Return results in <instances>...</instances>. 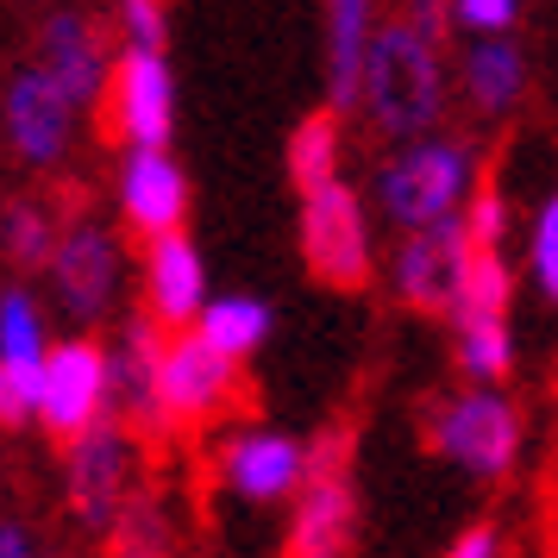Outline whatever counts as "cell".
I'll use <instances>...</instances> for the list:
<instances>
[{"mask_svg":"<svg viewBox=\"0 0 558 558\" xmlns=\"http://www.w3.org/2000/svg\"><path fill=\"white\" fill-rule=\"evenodd\" d=\"M471 189H477V145L446 138L433 126L421 138H402L396 157H383L371 202L396 232H414V227H433V220H452Z\"/></svg>","mask_w":558,"mask_h":558,"instance_id":"2","label":"cell"},{"mask_svg":"<svg viewBox=\"0 0 558 558\" xmlns=\"http://www.w3.org/2000/svg\"><path fill=\"white\" fill-rule=\"evenodd\" d=\"M51 239H57V227H51V214H45V207H32V202L7 207V220H0V252L13 257L20 270H45Z\"/></svg>","mask_w":558,"mask_h":558,"instance_id":"25","label":"cell"},{"mask_svg":"<svg viewBox=\"0 0 558 558\" xmlns=\"http://www.w3.org/2000/svg\"><path fill=\"white\" fill-rule=\"evenodd\" d=\"M132 471H138V446H132L126 427H113L107 414L101 427H88L70 439V458H63V489H70V508H76L88 527H107L113 508L126 502Z\"/></svg>","mask_w":558,"mask_h":558,"instance_id":"11","label":"cell"},{"mask_svg":"<svg viewBox=\"0 0 558 558\" xmlns=\"http://www.w3.org/2000/svg\"><path fill=\"white\" fill-rule=\"evenodd\" d=\"M107 32L88 20V13H51L45 26H38V70L63 88V101L76 107H95L107 88Z\"/></svg>","mask_w":558,"mask_h":558,"instance_id":"13","label":"cell"},{"mask_svg":"<svg viewBox=\"0 0 558 558\" xmlns=\"http://www.w3.org/2000/svg\"><path fill=\"white\" fill-rule=\"evenodd\" d=\"M239 371L245 364L220 357L195 327L163 339L157 364H151V402L163 414V427H207V421H220L239 402Z\"/></svg>","mask_w":558,"mask_h":558,"instance_id":"7","label":"cell"},{"mask_svg":"<svg viewBox=\"0 0 558 558\" xmlns=\"http://www.w3.org/2000/svg\"><path fill=\"white\" fill-rule=\"evenodd\" d=\"M527 277L546 302H558V189L539 202V214L527 227Z\"/></svg>","mask_w":558,"mask_h":558,"instance_id":"27","label":"cell"},{"mask_svg":"<svg viewBox=\"0 0 558 558\" xmlns=\"http://www.w3.org/2000/svg\"><path fill=\"white\" fill-rule=\"evenodd\" d=\"M458 227H464V245H477V252H502L508 239V202L496 182H483L464 195V207H458Z\"/></svg>","mask_w":558,"mask_h":558,"instance_id":"26","label":"cell"},{"mask_svg":"<svg viewBox=\"0 0 558 558\" xmlns=\"http://www.w3.org/2000/svg\"><path fill=\"white\" fill-rule=\"evenodd\" d=\"M446 558H502V527H489V521H471V527L458 533Z\"/></svg>","mask_w":558,"mask_h":558,"instance_id":"30","label":"cell"},{"mask_svg":"<svg viewBox=\"0 0 558 558\" xmlns=\"http://www.w3.org/2000/svg\"><path fill=\"white\" fill-rule=\"evenodd\" d=\"M113 414V364H107L101 339H63L38 364V402H32V427H45L51 439H76V433L101 427Z\"/></svg>","mask_w":558,"mask_h":558,"instance_id":"5","label":"cell"},{"mask_svg":"<svg viewBox=\"0 0 558 558\" xmlns=\"http://www.w3.org/2000/svg\"><path fill=\"white\" fill-rule=\"evenodd\" d=\"M0 132L20 151V163L51 170V163H63L70 138H76V107L63 101V88L38 63H26V70H13L7 88H0Z\"/></svg>","mask_w":558,"mask_h":558,"instance_id":"10","label":"cell"},{"mask_svg":"<svg viewBox=\"0 0 558 558\" xmlns=\"http://www.w3.org/2000/svg\"><path fill=\"white\" fill-rule=\"evenodd\" d=\"M45 277H51L57 307L95 327L120 307V289H126V252H120V232L101 227V220H70L57 227L51 257H45Z\"/></svg>","mask_w":558,"mask_h":558,"instance_id":"6","label":"cell"},{"mask_svg":"<svg viewBox=\"0 0 558 558\" xmlns=\"http://www.w3.org/2000/svg\"><path fill=\"white\" fill-rule=\"evenodd\" d=\"M138 289H145V314L157 327H189L195 307L207 302V257L189 232H157L145 239V264H138Z\"/></svg>","mask_w":558,"mask_h":558,"instance_id":"14","label":"cell"},{"mask_svg":"<svg viewBox=\"0 0 558 558\" xmlns=\"http://www.w3.org/2000/svg\"><path fill=\"white\" fill-rule=\"evenodd\" d=\"M527 51L514 45V32H489V38H471L464 57H458V88H464V101L489 113V120H502L514 107L527 101Z\"/></svg>","mask_w":558,"mask_h":558,"instance_id":"17","label":"cell"},{"mask_svg":"<svg viewBox=\"0 0 558 558\" xmlns=\"http://www.w3.org/2000/svg\"><path fill=\"white\" fill-rule=\"evenodd\" d=\"M113 558H170V521L151 502H120L107 521Z\"/></svg>","mask_w":558,"mask_h":558,"instance_id":"24","label":"cell"},{"mask_svg":"<svg viewBox=\"0 0 558 558\" xmlns=\"http://www.w3.org/2000/svg\"><path fill=\"white\" fill-rule=\"evenodd\" d=\"M377 26V0H327V107H357V63Z\"/></svg>","mask_w":558,"mask_h":558,"instance_id":"19","label":"cell"},{"mask_svg":"<svg viewBox=\"0 0 558 558\" xmlns=\"http://www.w3.org/2000/svg\"><path fill=\"white\" fill-rule=\"evenodd\" d=\"M101 107H107V132L120 145H170L177 138V70L163 51H120L107 63V88H101Z\"/></svg>","mask_w":558,"mask_h":558,"instance_id":"8","label":"cell"},{"mask_svg":"<svg viewBox=\"0 0 558 558\" xmlns=\"http://www.w3.org/2000/svg\"><path fill=\"white\" fill-rule=\"evenodd\" d=\"M220 483L245 502H289L307 483V439L277 427H245L220 446Z\"/></svg>","mask_w":558,"mask_h":558,"instance_id":"12","label":"cell"},{"mask_svg":"<svg viewBox=\"0 0 558 558\" xmlns=\"http://www.w3.org/2000/svg\"><path fill=\"white\" fill-rule=\"evenodd\" d=\"M402 20H414L421 32H439V38L452 32V26H446V0H408V7H402Z\"/></svg>","mask_w":558,"mask_h":558,"instance_id":"31","label":"cell"},{"mask_svg":"<svg viewBox=\"0 0 558 558\" xmlns=\"http://www.w3.org/2000/svg\"><path fill=\"white\" fill-rule=\"evenodd\" d=\"M514 307V270H508V257L502 252H464V264H458V277H452V295H446V320L452 314H508Z\"/></svg>","mask_w":558,"mask_h":558,"instance_id":"21","label":"cell"},{"mask_svg":"<svg viewBox=\"0 0 558 558\" xmlns=\"http://www.w3.org/2000/svg\"><path fill=\"white\" fill-rule=\"evenodd\" d=\"M446 26H458L464 38L514 32L521 26V0H446Z\"/></svg>","mask_w":558,"mask_h":558,"instance_id":"29","label":"cell"},{"mask_svg":"<svg viewBox=\"0 0 558 558\" xmlns=\"http://www.w3.org/2000/svg\"><path fill=\"white\" fill-rule=\"evenodd\" d=\"M113 202H120V227L145 245L157 232L189 227V207H195V182L182 170L170 145H132L113 182Z\"/></svg>","mask_w":558,"mask_h":558,"instance_id":"9","label":"cell"},{"mask_svg":"<svg viewBox=\"0 0 558 558\" xmlns=\"http://www.w3.org/2000/svg\"><path fill=\"white\" fill-rule=\"evenodd\" d=\"M458 371L471 383H508L514 371V327L508 314H452Z\"/></svg>","mask_w":558,"mask_h":558,"instance_id":"20","label":"cell"},{"mask_svg":"<svg viewBox=\"0 0 558 558\" xmlns=\"http://www.w3.org/2000/svg\"><path fill=\"white\" fill-rule=\"evenodd\" d=\"M51 352V327L32 289H0V364L7 371H38Z\"/></svg>","mask_w":558,"mask_h":558,"instance_id":"22","label":"cell"},{"mask_svg":"<svg viewBox=\"0 0 558 558\" xmlns=\"http://www.w3.org/2000/svg\"><path fill=\"white\" fill-rule=\"evenodd\" d=\"M302 257L327 289H364L377 277L371 207H364V195L345 177L302 189Z\"/></svg>","mask_w":558,"mask_h":558,"instance_id":"4","label":"cell"},{"mask_svg":"<svg viewBox=\"0 0 558 558\" xmlns=\"http://www.w3.org/2000/svg\"><path fill=\"white\" fill-rule=\"evenodd\" d=\"M464 227L452 220H433V227H414L402 232V252L389 257V282H396V295H402L408 307H427V314H439L446 307V295H452V277L458 264H464Z\"/></svg>","mask_w":558,"mask_h":558,"instance_id":"16","label":"cell"},{"mask_svg":"<svg viewBox=\"0 0 558 558\" xmlns=\"http://www.w3.org/2000/svg\"><path fill=\"white\" fill-rule=\"evenodd\" d=\"M446 38L439 32H421L414 20H383L371 26V45H364V63H357V107L371 113V126L383 138H421L446 120Z\"/></svg>","mask_w":558,"mask_h":558,"instance_id":"1","label":"cell"},{"mask_svg":"<svg viewBox=\"0 0 558 558\" xmlns=\"http://www.w3.org/2000/svg\"><path fill=\"white\" fill-rule=\"evenodd\" d=\"M427 439L452 471H464L477 483H502L521 464L527 427H521V408L502 396V383H471V389H458L446 402H433Z\"/></svg>","mask_w":558,"mask_h":558,"instance_id":"3","label":"cell"},{"mask_svg":"<svg viewBox=\"0 0 558 558\" xmlns=\"http://www.w3.org/2000/svg\"><path fill=\"white\" fill-rule=\"evenodd\" d=\"M113 32L132 51H170V0H120Z\"/></svg>","mask_w":558,"mask_h":558,"instance_id":"28","label":"cell"},{"mask_svg":"<svg viewBox=\"0 0 558 558\" xmlns=\"http://www.w3.org/2000/svg\"><path fill=\"white\" fill-rule=\"evenodd\" d=\"M339 157H345V138H339V113L332 107L307 113L302 126L289 132V182L295 189H314V182L339 177Z\"/></svg>","mask_w":558,"mask_h":558,"instance_id":"23","label":"cell"},{"mask_svg":"<svg viewBox=\"0 0 558 558\" xmlns=\"http://www.w3.org/2000/svg\"><path fill=\"white\" fill-rule=\"evenodd\" d=\"M189 327L202 332L220 357H232V364H252V357L270 345L277 314H270V302H264V295H207V302L195 307V320H189Z\"/></svg>","mask_w":558,"mask_h":558,"instance_id":"18","label":"cell"},{"mask_svg":"<svg viewBox=\"0 0 558 558\" xmlns=\"http://www.w3.org/2000/svg\"><path fill=\"white\" fill-rule=\"evenodd\" d=\"M0 558H32V533L20 521H0Z\"/></svg>","mask_w":558,"mask_h":558,"instance_id":"32","label":"cell"},{"mask_svg":"<svg viewBox=\"0 0 558 558\" xmlns=\"http://www.w3.org/2000/svg\"><path fill=\"white\" fill-rule=\"evenodd\" d=\"M295 521H289V558H345L357 533V496L339 477V464H307V483L295 489Z\"/></svg>","mask_w":558,"mask_h":558,"instance_id":"15","label":"cell"}]
</instances>
